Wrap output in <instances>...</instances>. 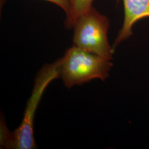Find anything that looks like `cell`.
Returning <instances> with one entry per match:
<instances>
[{
    "instance_id": "cell-5",
    "label": "cell",
    "mask_w": 149,
    "mask_h": 149,
    "mask_svg": "<svg viewBox=\"0 0 149 149\" xmlns=\"http://www.w3.org/2000/svg\"><path fill=\"white\" fill-rule=\"evenodd\" d=\"M93 0H70V10L64 22L65 27L72 29L76 19L92 7Z\"/></svg>"
},
{
    "instance_id": "cell-2",
    "label": "cell",
    "mask_w": 149,
    "mask_h": 149,
    "mask_svg": "<svg viewBox=\"0 0 149 149\" xmlns=\"http://www.w3.org/2000/svg\"><path fill=\"white\" fill-rule=\"evenodd\" d=\"M58 60L59 77L68 88L82 85L93 79L104 81L113 66L111 59L74 45L69 48Z\"/></svg>"
},
{
    "instance_id": "cell-1",
    "label": "cell",
    "mask_w": 149,
    "mask_h": 149,
    "mask_svg": "<svg viewBox=\"0 0 149 149\" xmlns=\"http://www.w3.org/2000/svg\"><path fill=\"white\" fill-rule=\"evenodd\" d=\"M59 60L46 64L36 77L32 95L28 100L23 119L20 125L10 132L5 123H1V146L10 149L37 148L34 136V118L45 89L56 79L59 78Z\"/></svg>"
},
{
    "instance_id": "cell-4",
    "label": "cell",
    "mask_w": 149,
    "mask_h": 149,
    "mask_svg": "<svg viewBox=\"0 0 149 149\" xmlns=\"http://www.w3.org/2000/svg\"><path fill=\"white\" fill-rule=\"evenodd\" d=\"M123 2L124 22L112 47L114 50L119 44L133 35L132 28L135 23L149 17V0H123Z\"/></svg>"
},
{
    "instance_id": "cell-6",
    "label": "cell",
    "mask_w": 149,
    "mask_h": 149,
    "mask_svg": "<svg viewBox=\"0 0 149 149\" xmlns=\"http://www.w3.org/2000/svg\"><path fill=\"white\" fill-rule=\"evenodd\" d=\"M5 0H1V1L3 2ZM50 2L54 3L55 5L58 6L63 11L65 12L66 16L69 13L70 10V0H45Z\"/></svg>"
},
{
    "instance_id": "cell-3",
    "label": "cell",
    "mask_w": 149,
    "mask_h": 149,
    "mask_svg": "<svg viewBox=\"0 0 149 149\" xmlns=\"http://www.w3.org/2000/svg\"><path fill=\"white\" fill-rule=\"evenodd\" d=\"M109 27L108 18L92 7L74 22L73 45L112 60L114 50L108 39Z\"/></svg>"
}]
</instances>
